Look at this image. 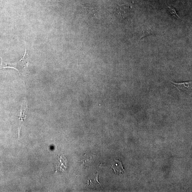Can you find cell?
I'll return each mask as SVG.
<instances>
[{"mask_svg":"<svg viewBox=\"0 0 192 192\" xmlns=\"http://www.w3.org/2000/svg\"><path fill=\"white\" fill-rule=\"evenodd\" d=\"M26 48L25 49V52L23 56L21 59L18 62L10 63L4 61L1 57V65L0 67V70L6 69V68H11L17 70L20 76L22 72L25 68L28 66V59L26 56Z\"/></svg>","mask_w":192,"mask_h":192,"instance_id":"cell-1","label":"cell"},{"mask_svg":"<svg viewBox=\"0 0 192 192\" xmlns=\"http://www.w3.org/2000/svg\"><path fill=\"white\" fill-rule=\"evenodd\" d=\"M114 14L121 20H125L130 16V7L124 5H118L115 8Z\"/></svg>","mask_w":192,"mask_h":192,"instance_id":"cell-2","label":"cell"},{"mask_svg":"<svg viewBox=\"0 0 192 192\" xmlns=\"http://www.w3.org/2000/svg\"><path fill=\"white\" fill-rule=\"evenodd\" d=\"M68 166V160L64 155L59 154L56 163V171L64 172L66 171Z\"/></svg>","mask_w":192,"mask_h":192,"instance_id":"cell-3","label":"cell"},{"mask_svg":"<svg viewBox=\"0 0 192 192\" xmlns=\"http://www.w3.org/2000/svg\"><path fill=\"white\" fill-rule=\"evenodd\" d=\"M173 84L174 86L179 91L188 92L191 90L192 82H187L179 83H175L171 82Z\"/></svg>","mask_w":192,"mask_h":192,"instance_id":"cell-4","label":"cell"},{"mask_svg":"<svg viewBox=\"0 0 192 192\" xmlns=\"http://www.w3.org/2000/svg\"><path fill=\"white\" fill-rule=\"evenodd\" d=\"M115 162L111 163V167L114 170L116 174L123 175L125 174V170L123 169V164L121 161L115 159Z\"/></svg>","mask_w":192,"mask_h":192,"instance_id":"cell-5","label":"cell"},{"mask_svg":"<svg viewBox=\"0 0 192 192\" xmlns=\"http://www.w3.org/2000/svg\"><path fill=\"white\" fill-rule=\"evenodd\" d=\"M84 9L90 16H95L98 13V11L96 8L93 6L86 5L84 7Z\"/></svg>","mask_w":192,"mask_h":192,"instance_id":"cell-6","label":"cell"},{"mask_svg":"<svg viewBox=\"0 0 192 192\" xmlns=\"http://www.w3.org/2000/svg\"><path fill=\"white\" fill-rule=\"evenodd\" d=\"M169 11L170 13L172 14V16L176 18H181L177 14L176 9L172 8V7H169Z\"/></svg>","mask_w":192,"mask_h":192,"instance_id":"cell-7","label":"cell"}]
</instances>
